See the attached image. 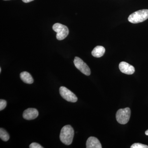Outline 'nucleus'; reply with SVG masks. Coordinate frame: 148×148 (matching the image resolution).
<instances>
[{"label": "nucleus", "mask_w": 148, "mask_h": 148, "mask_svg": "<svg viewBox=\"0 0 148 148\" xmlns=\"http://www.w3.org/2000/svg\"><path fill=\"white\" fill-rule=\"evenodd\" d=\"M131 111L129 108L119 110L116 114V119L119 123L125 124L128 122L130 118Z\"/></svg>", "instance_id": "3"}, {"label": "nucleus", "mask_w": 148, "mask_h": 148, "mask_svg": "<svg viewBox=\"0 0 148 148\" xmlns=\"http://www.w3.org/2000/svg\"><path fill=\"white\" fill-rule=\"evenodd\" d=\"M59 92L61 97L66 101L71 103H75L77 101L76 95L71 90L64 86H61L59 88Z\"/></svg>", "instance_id": "5"}, {"label": "nucleus", "mask_w": 148, "mask_h": 148, "mask_svg": "<svg viewBox=\"0 0 148 148\" xmlns=\"http://www.w3.org/2000/svg\"><path fill=\"white\" fill-rule=\"evenodd\" d=\"M29 148H43L40 144L38 143H32L29 145Z\"/></svg>", "instance_id": "15"}, {"label": "nucleus", "mask_w": 148, "mask_h": 148, "mask_svg": "<svg viewBox=\"0 0 148 148\" xmlns=\"http://www.w3.org/2000/svg\"><path fill=\"white\" fill-rule=\"evenodd\" d=\"M3 1H9V0H3Z\"/></svg>", "instance_id": "19"}, {"label": "nucleus", "mask_w": 148, "mask_h": 148, "mask_svg": "<svg viewBox=\"0 0 148 148\" xmlns=\"http://www.w3.org/2000/svg\"><path fill=\"white\" fill-rule=\"evenodd\" d=\"M74 136L73 128L70 125H66L62 127L60 135L61 142L66 145L72 144Z\"/></svg>", "instance_id": "1"}, {"label": "nucleus", "mask_w": 148, "mask_h": 148, "mask_svg": "<svg viewBox=\"0 0 148 148\" xmlns=\"http://www.w3.org/2000/svg\"><path fill=\"white\" fill-rule=\"evenodd\" d=\"M131 148H148V146L141 143H135L130 147Z\"/></svg>", "instance_id": "13"}, {"label": "nucleus", "mask_w": 148, "mask_h": 148, "mask_svg": "<svg viewBox=\"0 0 148 148\" xmlns=\"http://www.w3.org/2000/svg\"><path fill=\"white\" fill-rule=\"evenodd\" d=\"M20 78L23 82L28 84H32L34 83V80L31 74L28 72L24 71L20 73Z\"/></svg>", "instance_id": "11"}, {"label": "nucleus", "mask_w": 148, "mask_h": 148, "mask_svg": "<svg viewBox=\"0 0 148 148\" xmlns=\"http://www.w3.org/2000/svg\"><path fill=\"white\" fill-rule=\"evenodd\" d=\"M7 105L6 101L4 100H0V111L2 110L5 108Z\"/></svg>", "instance_id": "14"}, {"label": "nucleus", "mask_w": 148, "mask_h": 148, "mask_svg": "<svg viewBox=\"0 0 148 148\" xmlns=\"http://www.w3.org/2000/svg\"><path fill=\"white\" fill-rule=\"evenodd\" d=\"M87 148H102V145L99 140L94 137H90L88 139L86 143Z\"/></svg>", "instance_id": "9"}, {"label": "nucleus", "mask_w": 148, "mask_h": 148, "mask_svg": "<svg viewBox=\"0 0 148 148\" xmlns=\"http://www.w3.org/2000/svg\"><path fill=\"white\" fill-rule=\"evenodd\" d=\"M1 68H0V73H1Z\"/></svg>", "instance_id": "18"}, {"label": "nucleus", "mask_w": 148, "mask_h": 148, "mask_svg": "<svg viewBox=\"0 0 148 148\" xmlns=\"http://www.w3.org/2000/svg\"><path fill=\"white\" fill-rule=\"evenodd\" d=\"M74 64L77 69L86 75L89 76L90 74V70L87 64L82 59L78 57H75L74 60Z\"/></svg>", "instance_id": "6"}, {"label": "nucleus", "mask_w": 148, "mask_h": 148, "mask_svg": "<svg viewBox=\"0 0 148 148\" xmlns=\"http://www.w3.org/2000/svg\"><path fill=\"white\" fill-rule=\"evenodd\" d=\"M106 51L105 48L101 46H97L92 50L91 54L92 56L96 58H100L104 55Z\"/></svg>", "instance_id": "10"}, {"label": "nucleus", "mask_w": 148, "mask_h": 148, "mask_svg": "<svg viewBox=\"0 0 148 148\" xmlns=\"http://www.w3.org/2000/svg\"><path fill=\"white\" fill-rule=\"evenodd\" d=\"M38 115V112L36 109L28 108L24 111L23 117L25 119L31 120L36 118Z\"/></svg>", "instance_id": "8"}, {"label": "nucleus", "mask_w": 148, "mask_h": 148, "mask_svg": "<svg viewBox=\"0 0 148 148\" xmlns=\"http://www.w3.org/2000/svg\"><path fill=\"white\" fill-rule=\"evenodd\" d=\"M148 18V10L143 9L131 14L128 17V20L133 24H138L145 21Z\"/></svg>", "instance_id": "2"}, {"label": "nucleus", "mask_w": 148, "mask_h": 148, "mask_svg": "<svg viewBox=\"0 0 148 148\" xmlns=\"http://www.w3.org/2000/svg\"><path fill=\"white\" fill-rule=\"evenodd\" d=\"M145 134L147 135H148V130L145 132Z\"/></svg>", "instance_id": "17"}, {"label": "nucleus", "mask_w": 148, "mask_h": 148, "mask_svg": "<svg viewBox=\"0 0 148 148\" xmlns=\"http://www.w3.org/2000/svg\"><path fill=\"white\" fill-rule=\"evenodd\" d=\"M119 69L122 73L127 75H132L135 71V68L133 66L124 61L120 63Z\"/></svg>", "instance_id": "7"}, {"label": "nucleus", "mask_w": 148, "mask_h": 148, "mask_svg": "<svg viewBox=\"0 0 148 148\" xmlns=\"http://www.w3.org/2000/svg\"><path fill=\"white\" fill-rule=\"evenodd\" d=\"M22 1L24 2V3H28L32 2L34 0H22Z\"/></svg>", "instance_id": "16"}, {"label": "nucleus", "mask_w": 148, "mask_h": 148, "mask_svg": "<svg viewBox=\"0 0 148 148\" xmlns=\"http://www.w3.org/2000/svg\"><path fill=\"white\" fill-rule=\"evenodd\" d=\"M53 31L56 32V38L58 40L66 38L69 34V30L68 27L65 25L60 24L56 23L52 27Z\"/></svg>", "instance_id": "4"}, {"label": "nucleus", "mask_w": 148, "mask_h": 148, "mask_svg": "<svg viewBox=\"0 0 148 148\" xmlns=\"http://www.w3.org/2000/svg\"><path fill=\"white\" fill-rule=\"evenodd\" d=\"M0 138L5 142L8 141L9 140L10 136L8 133L2 128H0Z\"/></svg>", "instance_id": "12"}]
</instances>
